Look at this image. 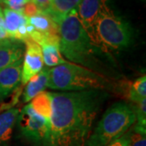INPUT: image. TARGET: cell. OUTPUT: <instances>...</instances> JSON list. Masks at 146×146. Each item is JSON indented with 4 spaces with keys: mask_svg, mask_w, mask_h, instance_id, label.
Here are the masks:
<instances>
[{
    "mask_svg": "<svg viewBox=\"0 0 146 146\" xmlns=\"http://www.w3.org/2000/svg\"><path fill=\"white\" fill-rule=\"evenodd\" d=\"M52 115L49 146H86L108 91L92 89L50 93Z\"/></svg>",
    "mask_w": 146,
    "mask_h": 146,
    "instance_id": "obj_1",
    "label": "cell"
},
{
    "mask_svg": "<svg viewBox=\"0 0 146 146\" xmlns=\"http://www.w3.org/2000/svg\"><path fill=\"white\" fill-rule=\"evenodd\" d=\"M59 50L70 63L98 72L100 61L98 48L80 24L76 9L71 11L58 25Z\"/></svg>",
    "mask_w": 146,
    "mask_h": 146,
    "instance_id": "obj_2",
    "label": "cell"
},
{
    "mask_svg": "<svg viewBox=\"0 0 146 146\" xmlns=\"http://www.w3.org/2000/svg\"><path fill=\"white\" fill-rule=\"evenodd\" d=\"M112 86L110 80L100 72L70 62L50 68L47 84L48 88L61 92L92 89L107 91Z\"/></svg>",
    "mask_w": 146,
    "mask_h": 146,
    "instance_id": "obj_3",
    "label": "cell"
},
{
    "mask_svg": "<svg viewBox=\"0 0 146 146\" xmlns=\"http://www.w3.org/2000/svg\"><path fill=\"white\" fill-rule=\"evenodd\" d=\"M136 120L131 105L124 102H115L105 111L89 135L86 146H107L127 132Z\"/></svg>",
    "mask_w": 146,
    "mask_h": 146,
    "instance_id": "obj_4",
    "label": "cell"
},
{
    "mask_svg": "<svg viewBox=\"0 0 146 146\" xmlns=\"http://www.w3.org/2000/svg\"><path fill=\"white\" fill-rule=\"evenodd\" d=\"M131 40L132 32L128 23L106 7L94 24L93 43L102 50H120L129 46Z\"/></svg>",
    "mask_w": 146,
    "mask_h": 146,
    "instance_id": "obj_5",
    "label": "cell"
},
{
    "mask_svg": "<svg viewBox=\"0 0 146 146\" xmlns=\"http://www.w3.org/2000/svg\"><path fill=\"white\" fill-rule=\"evenodd\" d=\"M16 124L19 132L27 141L36 146H49L50 125L44 118L36 113L30 105L20 110Z\"/></svg>",
    "mask_w": 146,
    "mask_h": 146,
    "instance_id": "obj_6",
    "label": "cell"
},
{
    "mask_svg": "<svg viewBox=\"0 0 146 146\" xmlns=\"http://www.w3.org/2000/svg\"><path fill=\"white\" fill-rule=\"evenodd\" d=\"M24 44L25 46V50L22 63V85H25L44 68V61L41 47L29 37L24 42Z\"/></svg>",
    "mask_w": 146,
    "mask_h": 146,
    "instance_id": "obj_7",
    "label": "cell"
},
{
    "mask_svg": "<svg viewBox=\"0 0 146 146\" xmlns=\"http://www.w3.org/2000/svg\"><path fill=\"white\" fill-rule=\"evenodd\" d=\"M108 0H82L76 8L77 16L80 24L90 37L94 34V26L102 11L107 7Z\"/></svg>",
    "mask_w": 146,
    "mask_h": 146,
    "instance_id": "obj_8",
    "label": "cell"
},
{
    "mask_svg": "<svg viewBox=\"0 0 146 146\" xmlns=\"http://www.w3.org/2000/svg\"><path fill=\"white\" fill-rule=\"evenodd\" d=\"M23 59L0 70V101L7 98L21 82Z\"/></svg>",
    "mask_w": 146,
    "mask_h": 146,
    "instance_id": "obj_9",
    "label": "cell"
},
{
    "mask_svg": "<svg viewBox=\"0 0 146 146\" xmlns=\"http://www.w3.org/2000/svg\"><path fill=\"white\" fill-rule=\"evenodd\" d=\"M25 50L24 42L10 39L0 42V70L23 59Z\"/></svg>",
    "mask_w": 146,
    "mask_h": 146,
    "instance_id": "obj_10",
    "label": "cell"
},
{
    "mask_svg": "<svg viewBox=\"0 0 146 146\" xmlns=\"http://www.w3.org/2000/svg\"><path fill=\"white\" fill-rule=\"evenodd\" d=\"M50 76V68H43L42 71L25 84L22 93V101L24 103L29 102L36 95L45 91L47 88Z\"/></svg>",
    "mask_w": 146,
    "mask_h": 146,
    "instance_id": "obj_11",
    "label": "cell"
},
{
    "mask_svg": "<svg viewBox=\"0 0 146 146\" xmlns=\"http://www.w3.org/2000/svg\"><path fill=\"white\" fill-rule=\"evenodd\" d=\"M18 108H11L0 113V146H8L20 113Z\"/></svg>",
    "mask_w": 146,
    "mask_h": 146,
    "instance_id": "obj_12",
    "label": "cell"
},
{
    "mask_svg": "<svg viewBox=\"0 0 146 146\" xmlns=\"http://www.w3.org/2000/svg\"><path fill=\"white\" fill-rule=\"evenodd\" d=\"M82 0H52L44 14L49 16L58 25L71 11L76 9Z\"/></svg>",
    "mask_w": 146,
    "mask_h": 146,
    "instance_id": "obj_13",
    "label": "cell"
},
{
    "mask_svg": "<svg viewBox=\"0 0 146 146\" xmlns=\"http://www.w3.org/2000/svg\"><path fill=\"white\" fill-rule=\"evenodd\" d=\"M6 31L10 40L16 41L17 32L22 25L28 23V18L24 14L9 9L7 7L3 10Z\"/></svg>",
    "mask_w": 146,
    "mask_h": 146,
    "instance_id": "obj_14",
    "label": "cell"
},
{
    "mask_svg": "<svg viewBox=\"0 0 146 146\" xmlns=\"http://www.w3.org/2000/svg\"><path fill=\"white\" fill-rule=\"evenodd\" d=\"M30 106L33 110L44 118L50 125L52 115V102L50 92H42L30 101Z\"/></svg>",
    "mask_w": 146,
    "mask_h": 146,
    "instance_id": "obj_15",
    "label": "cell"
},
{
    "mask_svg": "<svg viewBox=\"0 0 146 146\" xmlns=\"http://www.w3.org/2000/svg\"><path fill=\"white\" fill-rule=\"evenodd\" d=\"M42 57L44 64L46 65L47 68H54L64 63H67V61L59 50V44L58 43H46L41 46Z\"/></svg>",
    "mask_w": 146,
    "mask_h": 146,
    "instance_id": "obj_16",
    "label": "cell"
},
{
    "mask_svg": "<svg viewBox=\"0 0 146 146\" xmlns=\"http://www.w3.org/2000/svg\"><path fill=\"white\" fill-rule=\"evenodd\" d=\"M27 18L29 24L36 31L45 34H58V25L43 12L40 11L35 16Z\"/></svg>",
    "mask_w": 146,
    "mask_h": 146,
    "instance_id": "obj_17",
    "label": "cell"
},
{
    "mask_svg": "<svg viewBox=\"0 0 146 146\" xmlns=\"http://www.w3.org/2000/svg\"><path fill=\"white\" fill-rule=\"evenodd\" d=\"M127 98L134 104L146 99V76L143 75L131 83L127 90Z\"/></svg>",
    "mask_w": 146,
    "mask_h": 146,
    "instance_id": "obj_18",
    "label": "cell"
},
{
    "mask_svg": "<svg viewBox=\"0 0 146 146\" xmlns=\"http://www.w3.org/2000/svg\"><path fill=\"white\" fill-rule=\"evenodd\" d=\"M129 146H146V134L131 129L130 131Z\"/></svg>",
    "mask_w": 146,
    "mask_h": 146,
    "instance_id": "obj_19",
    "label": "cell"
},
{
    "mask_svg": "<svg viewBox=\"0 0 146 146\" xmlns=\"http://www.w3.org/2000/svg\"><path fill=\"white\" fill-rule=\"evenodd\" d=\"M0 3H4L7 8L18 11L23 14L24 7L27 3L25 0H0Z\"/></svg>",
    "mask_w": 146,
    "mask_h": 146,
    "instance_id": "obj_20",
    "label": "cell"
},
{
    "mask_svg": "<svg viewBox=\"0 0 146 146\" xmlns=\"http://www.w3.org/2000/svg\"><path fill=\"white\" fill-rule=\"evenodd\" d=\"M39 12H40V11L38 9V7L33 2H29V3H27L24 7L23 14L26 17H30V16H35Z\"/></svg>",
    "mask_w": 146,
    "mask_h": 146,
    "instance_id": "obj_21",
    "label": "cell"
},
{
    "mask_svg": "<svg viewBox=\"0 0 146 146\" xmlns=\"http://www.w3.org/2000/svg\"><path fill=\"white\" fill-rule=\"evenodd\" d=\"M129 137H130V131L126 132L123 136L112 141L107 146H129Z\"/></svg>",
    "mask_w": 146,
    "mask_h": 146,
    "instance_id": "obj_22",
    "label": "cell"
},
{
    "mask_svg": "<svg viewBox=\"0 0 146 146\" xmlns=\"http://www.w3.org/2000/svg\"><path fill=\"white\" fill-rule=\"evenodd\" d=\"M7 39H9V38H8L7 33L6 31L3 10H2V8L0 7V42L5 41Z\"/></svg>",
    "mask_w": 146,
    "mask_h": 146,
    "instance_id": "obj_23",
    "label": "cell"
},
{
    "mask_svg": "<svg viewBox=\"0 0 146 146\" xmlns=\"http://www.w3.org/2000/svg\"><path fill=\"white\" fill-rule=\"evenodd\" d=\"M32 2L38 7L41 12H45L50 7L52 0H33Z\"/></svg>",
    "mask_w": 146,
    "mask_h": 146,
    "instance_id": "obj_24",
    "label": "cell"
},
{
    "mask_svg": "<svg viewBox=\"0 0 146 146\" xmlns=\"http://www.w3.org/2000/svg\"><path fill=\"white\" fill-rule=\"evenodd\" d=\"M25 1H26L27 3H29V2H32L33 0H25Z\"/></svg>",
    "mask_w": 146,
    "mask_h": 146,
    "instance_id": "obj_25",
    "label": "cell"
}]
</instances>
